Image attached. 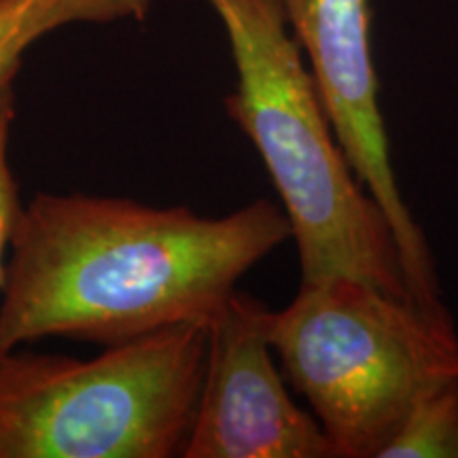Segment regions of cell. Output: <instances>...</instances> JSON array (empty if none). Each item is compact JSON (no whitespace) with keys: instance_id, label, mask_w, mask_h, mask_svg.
<instances>
[{"instance_id":"8","label":"cell","mask_w":458,"mask_h":458,"mask_svg":"<svg viewBox=\"0 0 458 458\" xmlns=\"http://www.w3.org/2000/svg\"><path fill=\"white\" fill-rule=\"evenodd\" d=\"M380 458H458V376L418 401Z\"/></svg>"},{"instance_id":"4","label":"cell","mask_w":458,"mask_h":458,"mask_svg":"<svg viewBox=\"0 0 458 458\" xmlns=\"http://www.w3.org/2000/svg\"><path fill=\"white\" fill-rule=\"evenodd\" d=\"M208 323L105 346L98 357L0 354V458H174L202 388Z\"/></svg>"},{"instance_id":"6","label":"cell","mask_w":458,"mask_h":458,"mask_svg":"<svg viewBox=\"0 0 458 458\" xmlns=\"http://www.w3.org/2000/svg\"><path fill=\"white\" fill-rule=\"evenodd\" d=\"M274 310L236 289L208 323L202 388L185 458H335L272 359Z\"/></svg>"},{"instance_id":"5","label":"cell","mask_w":458,"mask_h":458,"mask_svg":"<svg viewBox=\"0 0 458 458\" xmlns=\"http://www.w3.org/2000/svg\"><path fill=\"white\" fill-rule=\"evenodd\" d=\"M286 21L317 79L335 136L357 179L385 210L397 240L410 293L442 301L435 261L405 204L391 162L371 54L368 0H280Z\"/></svg>"},{"instance_id":"2","label":"cell","mask_w":458,"mask_h":458,"mask_svg":"<svg viewBox=\"0 0 458 458\" xmlns=\"http://www.w3.org/2000/svg\"><path fill=\"white\" fill-rule=\"evenodd\" d=\"M236 88L225 111L253 142L289 216L301 280L352 278L414 297L382 206L357 179L280 0H206Z\"/></svg>"},{"instance_id":"3","label":"cell","mask_w":458,"mask_h":458,"mask_svg":"<svg viewBox=\"0 0 458 458\" xmlns=\"http://www.w3.org/2000/svg\"><path fill=\"white\" fill-rule=\"evenodd\" d=\"M270 340L335 458H380L428 391L458 376V331L444 303L352 278L301 280Z\"/></svg>"},{"instance_id":"1","label":"cell","mask_w":458,"mask_h":458,"mask_svg":"<svg viewBox=\"0 0 458 458\" xmlns=\"http://www.w3.org/2000/svg\"><path fill=\"white\" fill-rule=\"evenodd\" d=\"M293 238L261 198L225 216L130 198L37 193L21 208L0 295V352L43 337L113 346L210 323L238 280Z\"/></svg>"},{"instance_id":"9","label":"cell","mask_w":458,"mask_h":458,"mask_svg":"<svg viewBox=\"0 0 458 458\" xmlns=\"http://www.w3.org/2000/svg\"><path fill=\"white\" fill-rule=\"evenodd\" d=\"M15 122V89L9 88L0 94V295L4 286V272H7V250L11 249L17 221H20L21 204L20 187L9 162L11 131ZM3 354V352H0Z\"/></svg>"},{"instance_id":"7","label":"cell","mask_w":458,"mask_h":458,"mask_svg":"<svg viewBox=\"0 0 458 458\" xmlns=\"http://www.w3.org/2000/svg\"><path fill=\"white\" fill-rule=\"evenodd\" d=\"M153 0H0V94L13 88L24 54L71 24L145 21Z\"/></svg>"}]
</instances>
